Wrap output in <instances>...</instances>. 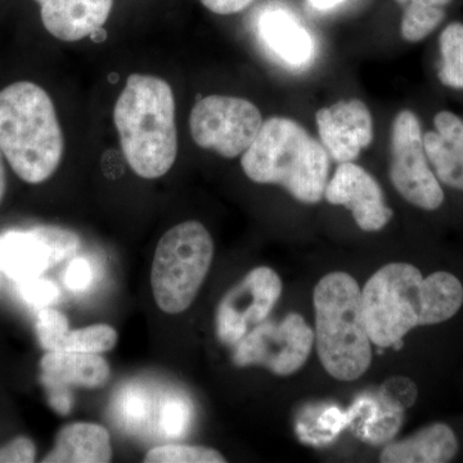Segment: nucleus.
<instances>
[{"label":"nucleus","instance_id":"1","mask_svg":"<svg viewBox=\"0 0 463 463\" xmlns=\"http://www.w3.org/2000/svg\"><path fill=\"white\" fill-rule=\"evenodd\" d=\"M121 151L130 169L157 179L172 169L178 155L175 99L172 87L156 76L128 78L114 109Z\"/></svg>","mask_w":463,"mask_h":463},{"label":"nucleus","instance_id":"2","mask_svg":"<svg viewBox=\"0 0 463 463\" xmlns=\"http://www.w3.org/2000/svg\"><path fill=\"white\" fill-rule=\"evenodd\" d=\"M63 149L53 100L41 85L18 81L0 90V151L24 182L48 181Z\"/></svg>","mask_w":463,"mask_h":463},{"label":"nucleus","instance_id":"3","mask_svg":"<svg viewBox=\"0 0 463 463\" xmlns=\"http://www.w3.org/2000/svg\"><path fill=\"white\" fill-rule=\"evenodd\" d=\"M243 173L259 184H279L303 203H319L330 173V155L292 118H270L241 158Z\"/></svg>","mask_w":463,"mask_h":463},{"label":"nucleus","instance_id":"4","mask_svg":"<svg viewBox=\"0 0 463 463\" xmlns=\"http://www.w3.org/2000/svg\"><path fill=\"white\" fill-rule=\"evenodd\" d=\"M315 343L327 373L340 381L364 376L373 362L362 291L345 272L328 273L315 288Z\"/></svg>","mask_w":463,"mask_h":463},{"label":"nucleus","instance_id":"5","mask_svg":"<svg viewBox=\"0 0 463 463\" xmlns=\"http://www.w3.org/2000/svg\"><path fill=\"white\" fill-rule=\"evenodd\" d=\"M214 258V242L200 222L188 221L166 232L158 242L151 270L155 301L167 315L194 303Z\"/></svg>","mask_w":463,"mask_h":463},{"label":"nucleus","instance_id":"6","mask_svg":"<svg viewBox=\"0 0 463 463\" xmlns=\"http://www.w3.org/2000/svg\"><path fill=\"white\" fill-rule=\"evenodd\" d=\"M368 336L380 347L399 346L405 335L426 326L425 279L412 264L390 263L362 289Z\"/></svg>","mask_w":463,"mask_h":463},{"label":"nucleus","instance_id":"7","mask_svg":"<svg viewBox=\"0 0 463 463\" xmlns=\"http://www.w3.org/2000/svg\"><path fill=\"white\" fill-rule=\"evenodd\" d=\"M390 156V179L405 201L428 212L443 205L444 191L426 156L421 123L411 109L392 121Z\"/></svg>","mask_w":463,"mask_h":463},{"label":"nucleus","instance_id":"8","mask_svg":"<svg viewBox=\"0 0 463 463\" xmlns=\"http://www.w3.org/2000/svg\"><path fill=\"white\" fill-rule=\"evenodd\" d=\"M263 124L260 109L254 103L230 96L200 99L190 118L194 143L225 158L242 155L255 141Z\"/></svg>","mask_w":463,"mask_h":463},{"label":"nucleus","instance_id":"9","mask_svg":"<svg viewBox=\"0 0 463 463\" xmlns=\"http://www.w3.org/2000/svg\"><path fill=\"white\" fill-rule=\"evenodd\" d=\"M315 345V331L298 313L281 322H261L236 344L233 361L239 367L261 365L279 376L298 373Z\"/></svg>","mask_w":463,"mask_h":463},{"label":"nucleus","instance_id":"10","mask_svg":"<svg viewBox=\"0 0 463 463\" xmlns=\"http://www.w3.org/2000/svg\"><path fill=\"white\" fill-rule=\"evenodd\" d=\"M78 234L54 225L0 234V270L16 282L42 277L78 251Z\"/></svg>","mask_w":463,"mask_h":463},{"label":"nucleus","instance_id":"11","mask_svg":"<svg viewBox=\"0 0 463 463\" xmlns=\"http://www.w3.org/2000/svg\"><path fill=\"white\" fill-rule=\"evenodd\" d=\"M282 294L279 274L268 267L249 272L225 294L216 309V335L225 345H236L252 326L264 322Z\"/></svg>","mask_w":463,"mask_h":463},{"label":"nucleus","instance_id":"12","mask_svg":"<svg viewBox=\"0 0 463 463\" xmlns=\"http://www.w3.org/2000/svg\"><path fill=\"white\" fill-rule=\"evenodd\" d=\"M325 197L332 205L350 210L356 225L364 232L381 231L392 218L379 182L354 163L340 164L327 183Z\"/></svg>","mask_w":463,"mask_h":463},{"label":"nucleus","instance_id":"13","mask_svg":"<svg viewBox=\"0 0 463 463\" xmlns=\"http://www.w3.org/2000/svg\"><path fill=\"white\" fill-rule=\"evenodd\" d=\"M323 147L339 164L353 163L373 141V120L364 100H339L316 114Z\"/></svg>","mask_w":463,"mask_h":463},{"label":"nucleus","instance_id":"14","mask_svg":"<svg viewBox=\"0 0 463 463\" xmlns=\"http://www.w3.org/2000/svg\"><path fill=\"white\" fill-rule=\"evenodd\" d=\"M43 25L62 42H78L99 32L114 8V0H35Z\"/></svg>","mask_w":463,"mask_h":463},{"label":"nucleus","instance_id":"15","mask_svg":"<svg viewBox=\"0 0 463 463\" xmlns=\"http://www.w3.org/2000/svg\"><path fill=\"white\" fill-rule=\"evenodd\" d=\"M426 156L439 182L463 192V120L455 112L439 111L434 130L423 133Z\"/></svg>","mask_w":463,"mask_h":463},{"label":"nucleus","instance_id":"16","mask_svg":"<svg viewBox=\"0 0 463 463\" xmlns=\"http://www.w3.org/2000/svg\"><path fill=\"white\" fill-rule=\"evenodd\" d=\"M45 388L99 389L111 377L109 362L100 354L78 352H47L41 362Z\"/></svg>","mask_w":463,"mask_h":463},{"label":"nucleus","instance_id":"17","mask_svg":"<svg viewBox=\"0 0 463 463\" xmlns=\"http://www.w3.org/2000/svg\"><path fill=\"white\" fill-rule=\"evenodd\" d=\"M259 38L268 51L289 66L307 65L315 53V43L294 14L283 9H269L259 18Z\"/></svg>","mask_w":463,"mask_h":463},{"label":"nucleus","instance_id":"18","mask_svg":"<svg viewBox=\"0 0 463 463\" xmlns=\"http://www.w3.org/2000/svg\"><path fill=\"white\" fill-rule=\"evenodd\" d=\"M458 452L455 431L446 423H432L412 437L389 444L380 461L385 463H446Z\"/></svg>","mask_w":463,"mask_h":463},{"label":"nucleus","instance_id":"19","mask_svg":"<svg viewBox=\"0 0 463 463\" xmlns=\"http://www.w3.org/2000/svg\"><path fill=\"white\" fill-rule=\"evenodd\" d=\"M112 459L111 438L103 426L76 422L58 432L44 463H108Z\"/></svg>","mask_w":463,"mask_h":463},{"label":"nucleus","instance_id":"20","mask_svg":"<svg viewBox=\"0 0 463 463\" xmlns=\"http://www.w3.org/2000/svg\"><path fill=\"white\" fill-rule=\"evenodd\" d=\"M426 326L455 317L463 306L461 281L449 272H435L425 279Z\"/></svg>","mask_w":463,"mask_h":463},{"label":"nucleus","instance_id":"21","mask_svg":"<svg viewBox=\"0 0 463 463\" xmlns=\"http://www.w3.org/2000/svg\"><path fill=\"white\" fill-rule=\"evenodd\" d=\"M438 78L444 87L463 90V24L452 23L439 35Z\"/></svg>","mask_w":463,"mask_h":463},{"label":"nucleus","instance_id":"22","mask_svg":"<svg viewBox=\"0 0 463 463\" xmlns=\"http://www.w3.org/2000/svg\"><path fill=\"white\" fill-rule=\"evenodd\" d=\"M446 18V9L431 5H408L404 7L401 33L404 41L419 43L428 38Z\"/></svg>","mask_w":463,"mask_h":463},{"label":"nucleus","instance_id":"23","mask_svg":"<svg viewBox=\"0 0 463 463\" xmlns=\"http://www.w3.org/2000/svg\"><path fill=\"white\" fill-rule=\"evenodd\" d=\"M118 332L111 326L94 325L70 331L62 352L94 353L102 354L114 349L118 344Z\"/></svg>","mask_w":463,"mask_h":463},{"label":"nucleus","instance_id":"24","mask_svg":"<svg viewBox=\"0 0 463 463\" xmlns=\"http://www.w3.org/2000/svg\"><path fill=\"white\" fill-rule=\"evenodd\" d=\"M374 398H376V413L373 419L364 426V430L359 432L358 437L368 443H386L390 439L394 438L401 429L404 411L386 403L379 394L374 395Z\"/></svg>","mask_w":463,"mask_h":463},{"label":"nucleus","instance_id":"25","mask_svg":"<svg viewBox=\"0 0 463 463\" xmlns=\"http://www.w3.org/2000/svg\"><path fill=\"white\" fill-rule=\"evenodd\" d=\"M147 463H223L225 458L218 450L207 447L176 446L166 444L152 448L146 455Z\"/></svg>","mask_w":463,"mask_h":463},{"label":"nucleus","instance_id":"26","mask_svg":"<svg viewBox=\"0 0 463 463\" xmlns=\"http://www.w3.org/2000/svg\"><path fill=\"white\" fill-rule=\"evenodd\" d=\"M69 319L52 307H43L36 319V334L43 349L47 352H62L69 335Z\"/></svg>","mask_w":463,"mask_h":463},{"label":"nucleus","instance_id":"27","mask_svg":"<svg viewBox=\"0 0 463 463\" xmlns=\"http://www.w3.org/2000/svg\"><path fill=\"white\" fill-rule=\"evenodd\" d=\"M192 407L187 399L167 397L161 408V428L167 438H181L190 428Z\"/></svg>","mask_w":463,"mask_h":463},{"label":"nucleus","instance_id":"28","mask_svg":"<svg viewBox=\"0 0 463 463\" xmlns=\"http://www.w3.org/2000/svg\"><path fill=\"white\" fill-rule=\"evenodd\" d=\"M379 397L386 403L405 411L416 403L419 390L412 380L405 376H392L381 385Z\"/></svg>","mask_w":463,"mask_h":463},{"label":"nucleus","instance_id":"29","mask_svg":"<svg viewBox=\"0 0 463 463\" xmlns=\"http://www.w3.org/2000/svg\"><path fill=\"white\" fill-rule=\"evenodd\" d=\"M118 412L125 425L130 428L141 426L148 412V401L145 392L138 388L125 389L118 397Z\"/></svg>","mask_w":463,"mask_h":463},{"label":"nucleus","instance_id":"30","mask_svg":"<svg viewBox=\"0 0 463 463\" xmlns=\"http://www.w3.org/2000/svg\"><path fill=\"white\" fill-rule=\"evenodd\" d=\"M18 283H20L18 292H20L21 298L30 306L43 309V307H48L56 303L60 298V289L57 286L42 277Z\"/></svg>","mask_w":463,"mask_h":463},{"label":"nucleus","instance_id":"31","mask_svg":"<svg viewBox=\"0 0 463 463\" xmlns=\"http://www.w3.org/2000/svg\"><path fill=\"white\" fill-rule=\"evenodd\" d=\"M93 281V268L87 259L75 258L70 261L65 273L66 288L74 292H83Z\"/></svg>","mask_w":463,"mask_h":463},{"label":"nucleus","instance_id":"32","mask_svg":"<svg viewBox=\"0 0 463 463\" xmlns=\"http://www.w3.org/2000/svg\"><path fill=\"white\" fill-rule=\"evenodd\" d=\"M35 444L26 437H18L0 447V463H30L35 461Z\"/></svg>","mask_w":463,"mask_h":463},{"label":"nucleus","instance_id":"33","mask_svg":"<svg viewBox=\"0 0 463 463\" xmlns=\"http://www.w3.org/2000/svg\"><path fill=\"white\" fill-rule=\"evenodd\" d=\"M254 2L255 0H201L203 7L221 16L240 14Z\"/></svg>","mask_w":463,"mask_h":463},{"label":"nucleus","instance_id":"34","mask_svg":"<svg viewBox=\"0 0 463 463\" xmlns=\"http://www.w3.org/2000/svg\"><path fill=\"white\" fill-rule=\"evenodd\" d=\"M65 389H48V392H50V404L56 412L61 414H67L71 410L72 402Z\"/></svg>","mask_w":463,"mask_h":463},{"label":"nucleus","instance_id":"35","mask_svg":"<svg viewBox=\"0 0 463 463\" xmlns=\"http://www.w3.org/2000/svg\"><path fill=\"white\" fill-rule=\"evenodd\" d=\"M402 7L408 5H431V7L446 8L452 0H395Z\"/></svg>","mask_w":463,"mask_h":463},{"label":"nucleus","instance_id":"36","mask_svg":"<svg viewBox=\"0 0 463 463\" xmlns=\"http://www.w3.org/2000/svg\"><path fill=\"white\" fill-rule=\"evenodd\" d=\"M310 5L313 8L318 9V11H328L339 5L344 0H309Z\"/></svg>","mask_w":463,"mask_h":463},{"label":"nucleus","instance_id":"37","mask_svg":"<svg viewBox=\"0 0 463 463\" xmlns=\"http://www.w3.org/2000/svg\"><path fill=\"white\" fill-rule=\"evenodd\" d=\"M3 154L0 151V203L5 197V188H7V179H5V163H3Z\"/></svg>","mask_w":463,"mask_h":463}]
</instances>
